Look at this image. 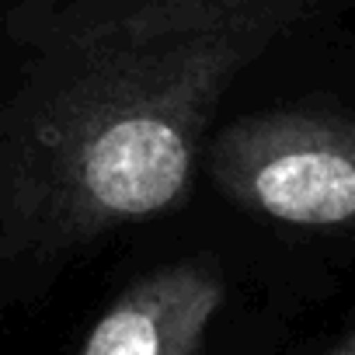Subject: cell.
<instances>
[{
    "label": "cell",
    "instance_id": "cell-1",
    "mask_svg": "<svg viewBox=\"0 0 355 355\" xmlns=\"http://www.w3.org/2000/svg\"><path fill=\"white\" fill-rule=\"evenodd\" d=\"M331 0H73L0 101V227L77 248L174 209L206 129L282 35Z\"/></svg>",
    "mask_w": 355,
    "mask_h": 355
},
{
    "label": "cell",
    "instance_id": "cell-2",
    "mask_svg": "<svg viewBox=\"0 0 355 355\" xmlns=\"http://www.w3.org/2000/svg\"><path fill=\"white\" fill-rule=\"evenodd\" d=\"M213 185L265 220L306 230L355 223V119L327 108L241 115L206 146Z\"/></svg>",
    "mask_w": 355,
    "mask_h": 355
},
{
    "label": "cell",
    "instance_id": "cell-3",
    "mask_svg": "<svg viewBox=\"0 0 355 355\" xmlns=\"http://www.w3.org/2000/svg\"><path fill=\"white\" fill-rule=\"evenodd\" d=\"M227 300L223 275L202 261L136 279L91 327L77 355H199Z\"/></svg>",
    "mask_w": 355,
    "mask_h": 355
},
{
    "label": "cell",
    "instance_id": "cell-4",
    "mask_svg": "<svg viewBox=\"0 0 355 355\" xmlns=\"http://www.w3.org/2000/svg\"><path fill=\"white\" fill-rule=\"evenodd\" d=\"M327 355H355V327H352V331H348V334H345Z\"/></svg>",
    "mask_w": 355,
    "mask_h": 355
}]
</instances>
